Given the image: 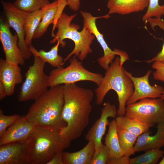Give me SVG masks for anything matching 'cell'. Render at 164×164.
Segmentation results:
<instances>
[{"label":"cell","mask_w":164,"mask_h":164,"mask_svg":"<svg viewBox=\"0 0 164 164\" xmlns=\"http://www.w3.org/2000/svg\"><path fill=\"white\" fill-rule=\"evenodd\" d=\"M93 97L90 89L75 83L64 84L62 118L65 126L60 133L71 142L80 137L89 124Z\"/></svg>","instance_id":"cell-1"},{"label":"cell","mask_w":164,"mask_h":164,"mask_svg":"<svg viewBox=\"0 0 164 164\" xmlns=\"http://www.w3.org/2000/svg\"><path fill=\"white\" fill-rule=\"evenodd\" d=\"M63 86L51 87L35 100L25 116L26 119L37 127L60 131L65 126L62 118Z\"/></svg>","instance_id":"cell-2"},{"label":"cell","mask_w":164,"mask_h":164,"mask_svg":"<svg viewBox=\"0 0 164 164\" xmlns=\"http://www.w3.org/2000/svg\"><path fill=\"white\" fill-rule=\"evenodd\" d=\"M76 16V14L69 15L63 12L53 25L52 31L51 35L53 38L50 42V43L58 41L61 47H64L66 45L63 41L65 39H70L74 43V48L64 59V62L73 55L83 61L92 52L91 45L95 36L84 26L79 31V26L71 23Z\"/></svg>","instance_id":"cell-3"},{"label":"cell","mask_w":164,"mask_h":164,"mask_svg":"<svg viewBox=\"0 0 164 164\" xmlns=\"http://www.w3.org/2000/svg\"><path fill=\"white\" fill-rule=\"evenodd\" d=\"M125 71L124 67L120 66V57H116L106 70L101 84L95 90V102L97 105L103 103L110 90L116 92L118 101V116L125 115L127 102L134 91L133 83Z\"/></svg>","instance_id":"cell-4"},{"label":"cell","mask_w":164,"mask_h":164,"mask_svg":"<svg viewBox=\"0 0 164 164\" xmlns=\"http://www.w3.org/2000/svg\"><path fill=\"white\" fill-rule=\"evenodd\" d=\"M71 142L60 131L37 127L30 138V164H47L57 153L70 146Z\"/></svg>","instance_id":"cell-5"},{"label":"cell","mask_w":164,"mask_h":164,"mask_svg":"<svg viewBox=\"0 0 164 164\" xmlns=\"http://www.w3.org/2000/svg\"><path fill=\"white\" fill-rule=\"evenodd\" d=\"M103 77L101 74L86 69L82 63L73 56L70 59V64L67 67H64L62 66L51 71L48 75V85L51 87L59 85L88 81L95 83L98 86Z\"/></svg>","instance_id":"cell-6"},{"label":"cell","mask_w":164,"mask_h":164,"mask_svg":"<svg viewBox=\"0 0 164 164\" xmlns=\"http://www.w3.org/2000/svg\"><path fill=\"white\" fill-rule=\"evenodd\" d=\"M33 56L34 63L29 66L20 89L18 96L20 102L35 100L48 90V75L44 70L46 63L39 57Z\"/></svg>","instance_id":"cell-7"},{"label":"cell","mask_w":164,"mask_h":164,"mask_svg":"<svg viewBox=\"0 0 164 164\" xmlns=\"http://www.w3.org/2000/svg\"><path fill=\"white\" fill-rule=\"evenodd\" d=\"M127 105L126 116L149 128L164 121V100L161 98H143Z\"/></svg>","instance_id":"cell-8"},{"label":"cell","mask_w":164,"mask_h":164,"mask_svg":"<svg viewBox=\"0 0 164 164\" xmlns=\"http://www.w3.org/2000/svg\"><path fill=\"white\" fill-rule=\"evenodd\" d=\"M3 12L10 27L15 31L18 37V45L25 60L29 59L32 53L25 42L24 23L28 13L15 7L10 2L1 1Z\"/></svg>","instance_id":"cell-9"},{"label":"cell","mask_w":164,"mask_h":164,"mask_svg":"<svg viewBox=\"0 0 164 164\" xmlns=\"http://www.w3.org/2000/svg\"><path fill=\"white\" fill-rule=\"evenodd\" d=\"M80 13L83 19L84 26L95 36L103 49L104 55L98 58L97 62L100 66L106 70L114 60L115 55L120 56L122 53V50L116 48L111 50L105 41L103 34L97 29L96 19L102 17L108 18L109 15L107 14L103 16L95 17L90 12L83 11H80Z\"/></svg>","instance_id":"cell-10"},{"label":"cell","mask_w":164,"mask_h":164,"mask_svg":"<svg viewBox=\"0 0 164 164\" xmlns=\"http://www.w3.org/2000/svg\"><path fill=\"white\" fill-rule=\"evenodd\" d=\"M152 71L149 70L142 77H135L126 70L125 73L131 80L134 85V91L131 97L127 101L126 105L137 102L145 98H160L164 88L160 85L155 84L151 85L149 78Z\"/></svg>","instance_id":"cell-11"},{"label":"cell","mask_w":164,"mask_h":164,"mask_svg":"<svg viewBox=\"0 0 164 164\" xmlns=\"http://www.w3.org/2000/svg\"><path fill=\"white\" fill-rule=\"evenodd\" d=\"M30 138L0 145V164H30Z\"/></svg>","instance_id":"cell-12"},{"label":"cell","mask_w":164,"mask_h":164,"mask_svg":"<svg viewBox=\"0 0 164 164\" xmlns=\"http://www.w3.org/2000/svg\"><path fill=\"white\" fill-rule=\"evenodd\" d=\"M7 21L0 20V40L5 54V60L10 63L23 65L25 60L18 45V37L11 32Z\"/></svg>","instance_id":"cell-13"},{"label":"cell","mask_w":164,"mask_h":164,"mask_svg":"<svg viewBox=\"0 0 164 164\" xmlns=\"http://www.w3.org/2000/svg\"><path fill=\"white\" fill-rule=\"evenodd\" d=\"M117 110L115 105L110 102H105L101 109L100 116L90 128L85 136L86 140L92 142L94 144L95 150L103 145L102 140L108 124L109 118H116Z\"/></svg>","instance_id":"cell-14"},{"label":"cell","mask_w":164,"mask_h":164,"mask_svg":"<svg viewBox=\"0 0 164 164\" xmlns=\"http://www.w3.org/2000/svg\"><path fill=\"white\" fill-rule=\"evenodd\" d=\"M36 127L34 123L28 121L25 116H21L0 137V145L29 139Z\"/></svg>","instance_id":"cell-15"},{"label":"cell","mask_w":164,"mask_h":164,"mask_svg":"<svg viewBox=\"0 0 164 164\" xmlns=\"http://www.w3.org/2000/svg\"><path fill=\"white\" fill-rule=\"evenodd\" d=\"M0 82L3 85L7 95H12L15 85L22 82L21 70L19 65L1 58Z\"/></svg>","instance_id":"cell-16"},{"label":"cell","mask_w":164,"mask_h":164,"mask_svg":"<svg viewBox=\"0 0 164 164\" xmlns=\"http://www.w3.org/2000/svg\"><path fill=\"white\" fill-rule=\"evenodd\" d=\"M65 7L63 2L56 0L41 9L42 19L35 32L33 39L40 38L46 32L51 24L53 23L54 25L56 23Z\"/></svg>","instance_id":"cell-17"},{"label":"cell","mask_w":164,"mask_h":164,"mask_svg":"<svg viewBox=\"0 0 164 164\" xmlns=\"http://www.w3.org/2000/svg\"><path fill=\"white\" fill-rule=\"evenodd\" d=\"M157 125L154 135H150L151 132L149 130L138 136L134 145L135 152L160 149L164 146V121Z\"/></svg>","instance_id":"cell-18"},{"label":"cell","mask_w":164,"mask_h":164,"mask_svg":"<svg viewBox=\"0 0 164 164\" xmlns=\"http://www.w3.org/2000/svg\"><path fill=\"white\" fill-rule=\"evenodd\" d=\"M149 0H109L107 4L108 15H122L138 12L147 8Z\"/></svg>","instance_id":"cell-19"},{"label":"cell","mask_w":164,"mask_h":164,"mask_svg":"<svg viewBox=\"0 0 164 164\" xmlns=\"http://www.w3.org/2000/svg\"><path fill=\"white\" fill-rule=\"evenodd\" d=\"M95 150L94 143L88 141L81 149L75 152H63V164H90Z\"/></svg>","instance_id":"cell-20"},{"label":"cell","mask_w":164,"mask_h":164,"mask_svg":"<svg viewBox=\"0 0 164 164\" xmlns=\"http://www.w3.org/2000/svg\"><path fill=\"white\" fill-rule=\"evenodd\" d=\"M108 127V132L105 138L104 144L108 149L110 159L125 155V152L120 144L115 119L109 123Z\"/></svg>","instance_id":"cell-21"},{"label":"cell","mask_w":164,"mask_h":164,"mask_svg":"<svg viewBox=\"0 0 164 164\" xmlns=\"http://www.w3.org/2000/svg\"><path fill=\"white\" fill-rule=\"evenodd\" d=\"M60 45L59 42L57 41L56 45L47 52L44 50H38L32 44L29 47L33 56L39 57L46 63L56 68L63 66L65 63L63 57L58 53Z\"/></svg>","instance_id":"cell-22"},{"label":"cell","mask_w":164,"mask_h":164,"mask_svg":"<svg viewBox=\"0 0 164 164\" xmlns=\"http://www.w3.org/2000/svg\"><path fill=\"white\" fill-rule=\"evenodd\" d=\"M117 128L124 129L138 136L149 130L146 124L125 115L118 116L115 118Z\"/></svg>","instance_id":"cell-23"},{"label":"cell","mask_w":164,"mask_h":164,"mask_svg":"<svg viewBox=\"0 0 164 164\" xmlns=\"http://www.w3.org/2000/svg\"><path fill=\"white\" fill-rule=\"evenodd\" d=\"M42 17L41 9L28 13L26 15L24 27L25 42L28 46L32 44L34 35L40 22Z\"/></svg>","instance_id":"cell-24"},{"label":"cell","mask_w":164,"mask_h":164,"mask_svg":"<svg viewBox=\"0 0 164 164\" xmlns=\"http://www.w3.org/2000/svg\"><path fill=\"white\" fill-rule=\"evenodd\" d=\"M121 147L125 155L130 157L135 152L134 145L138 136L125 130L117 128Z\"/></svg>","instance_id":"cell-25"},{"label":"cell","mask_w":164,"mask_h":164,"mask_svg":"<svg viewBox=\"0 0 164 164\" xmlns=\"http://www.w3.org/2000/svg\"><path fill=\"white\" fill-rule=\"evenodd\" d=\"M143 154L130 158L129 164H156L162 157L164 151L160 149H151Z\"/></svg>","instance_id":"cell-26"},{"label":"cell","mask_w":164,"mask_h":164,"mask_svg":"<svg viewBox=\"0 0 164 164\" xmlns=\"http://www.w3.org/2000/svg\"><path fill=\"white\" fill-rule=\"evenodd\" d=\"M50 3L49 0H15L13 4L19 9L31 13L41 9Z\"/></svg>","instance_id":"cell-27"},{"label":"cell","mask_w":164,"mask_h":164,"mask_svg":"<svg viewBox=\"0 0 164 164\" xmlns=\"http://www.w3.org/2000/svg\"><path fill=\"white\" fill-rule=\"evenodd\" d=\"M159 0H149V3L146 12L143 16L142 20L145 22L148 19L155 17L161 19L164 15V4L160 5Z\"/></svg>","instance_id":"cell-28"},{"label":"cell","mask_w":164,"mask_h":164,"mask_svg":"<svg viewBox=\"0 0 164 164\" xmlns=\"http://www.w3.org/2000/svg\"><path fill=\"white\" fill-rule=\"evenodd\" d=\"M145 22H148L152 29H154V27L158 26L164 32V21L161 19L151 18L147 19ZM155 61H158L164 64V41L161 50L151 60L144 61L148 63Z\"/></svg>","instance_id":"cell-29"},{"label":"cell","mask_w":164,"mask_h":164,"mask_svg":"<svg viewBox=\"0 0 164 164\" xmlns=\"http://www.w3.org/2000/svg\"><path fill=\"white\" fill-rule=\"evenodd\" d=\"M110 159L108 149L103 144L101 147L95 150L90 164H107Z\"/></svg>","instance_id":"cell-30"},{"label":"cell","mask_w":164,"mask_h":164,"mask_svg":"<svg viewBox=\"0 0 164 164\" xmlns=\"http://www.w3.org/2000/svg\"><path fill=\"white\" fill-rule=\"evenodd\" d=\"M21 116L15 114L6 115L4 114L3 111L0 109V137L5 132L7 129L15 122Z\"/></svg>","instance_id":"cell-31"},{"label":"cell","mask_w":164,"mask_h":164,"mask_svg":"<svg viewBox=\"0 0 164 164\" xmlns=\"http://www.w3.org/2000/svg\"><path fill=\"white\" fill-rule=\"evenodd\" d=\"M152 67L155 70L153 73L154 78L156 80L164 82V64L155 61L152 64Z\"/></svg>","instance_id":"cell-32"},{"label":"cell","mask_w":164,"mask_h":164,"mask_svg":"<svg viewBox=\"0 0 164 164\" xmlns=\"http://www.w3.org/2000/svg\"><path fill=\"white\" fill-rule=\"evenodd\" d=\"M130 157L124 155L115 158L110 159L107 164H129Z\"/></svg>","instance_id":"cell-33"},{"label":"cell","mask_w":164,"mask_h":164,"mask_svg":"<svg viewBox=\"0 0 164 164\" xmlns=\"http://www.w3.org/2000/svg\"><path fill=\"white\" fill-rule=\"evenodd\" d=\"M63 152H60L56 154L47 164H63Z\"/></svg>","instance_id":"cell-34"},{"label":"cell","mask_w":164,"mask_h":164,"mask_svg":"<svg viewBox=\"0 0 164 164\" xmlns=\"http://www.w3.org/2000/svg\"><path fill=\"white\" fill-rule=\"evenodd\" d=\"M67 5L73 11L78 10L80 6V0H65Z\"/></svg>","instance_id":"cell-35"},{"label":"cell","mask_w":164,"mask_h":164,"mask_svg":"<svg viewBox=\"0 0 164 164\" xmlns=\"http://www.w3.org/2000/svg\"><path fill=\"white\" fill-rule=\"evenodd\" d=\"M7 96L6 90L2 84L0 82V100H2Z\"/></svg>","instance_id":"cell-36"},{"label":"cell","mask_w":164,"mask_h":164,"mask_svg":"<svg viewBox=\"0 0 164 164\" xmlns=\"http://www.w3.org/2000/svg\"><path fill=\"white\" fill-rule=\"evenodd\" d=\"M159 164H164V156L161 161L159 163Z\"/></svg>","instance_id":"cell-37"},{"label":"cell","mask_w":164,"mask_h":164,"mask_svg":"<svg viewBox=\"0 0 164 164\" xmlns=\"http://www.w3.org/2000/svg\"><path fill=\"white\" fill-rule=\"evenodd\" d=\"M160 98L164 100V90L162 94L161 95Z\"/></svg>","instance_id":"cell-38"}]
</instances>
